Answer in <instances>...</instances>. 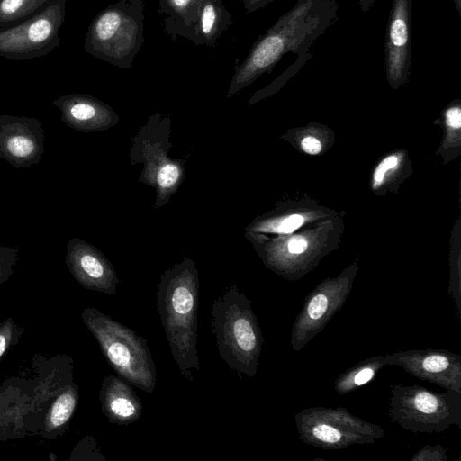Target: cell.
Masks as SVG:
<instances>
[{"mask_svg": "<svg viewBox=\"0 0 461 461\" xmlns=\"http://www.w3.org/2000/svg\"><path fill=\"white\" fill-rule=\"evenodd\" d=\"M375 0H358V5L360 10L366 14L367 13L374 5Z\"/></svg>", "mask_w": 461, "mask_h": 461, "instance_id": "obj_29", "label": "cell"}, {"mask_svg": "<svg viewBox=\"0 0 461 461\" xmlns=\"http://www.w3.org/2000/svg\"><path fill=\"white\" fill-rule=\"evenodd\" d=\"M66 264L84 287L107 294L116 293L120 282L113 265L90 243L73 238L67 244Z\"/></svg>", "mask_w": 461, "mask_h": 461, "instance_id": "obj_14", "label": "cell"}, {"mask_svg": "<svg viewBox=\"0 0 461 461\" xmlns=\"http://www.w3.org/2000/svg\"><path fill=\"white\" fill-rule=\"evenodd\" d=\"M386 364L445 390L461 393V355L447 349H409L387 353Z\"/></svg>", "mask_w": 461, "mask_h": 461, "instance_id": "obj_11", "label": "cell"}, {"mask_svg": "<svg viewBox=\"0 0 461 461\" xmlns=\"http://www.w3.org/2000/svg\"><path fill=\"white\" fill-rule=\"evenodd\" d=\"M353 262L336 277H327L308 293L291 330L290 345L298 352L324 330L345 304L358 271Z\"/></svg>", "mask_w": 461, "mask_h": 461, "instance_id": "obj_8", "label": "cell"}, {"mask_svg": "<svg viewBox=\"0 0 461 461\" xmlns=\"http://www.w3.org/2000/svg\"><path fill=\"white\" fill-rule=\"evenodd\" d=\"M232 23L223 0H204L188 41L196 46H213Z\"/></svg>", "mask_w": 461, "mask_h": 461, "instance_id": "obj_18", "label": "cell"}, {"mask_svg": "<svg viewBox=\"0 0 461 461\" xmlns=\"http://www.w3.org/2000/svg\"><path fill=\"white\" fill-rule=\"evenodd\" d=\"M6 347H7V337L5 334L0 333V357L5 351Z\"/></svg>", "mask_w": 461, "mask_h": 461, "instance_id": "obj_30", "label": "cell"}, {"mask_svg": "<svg viewBox=\"0 0 461 461\" xmlns=\"http://www.w3.org/2000/svg\"><path fill=\"white\" fill-rule=\"evenodd\" d=\"M445 137L438 151L444 157V161L449 156L448 161L456 158L454 149L460 153L461 104L455 100L443 111Z\"/></svg>", "mask_w": 461, "mask_h": 461, "instance_id": "obj_21", "label": "cell"}, {"mask_svg": "<svg viewBox=\"0 0 461 461\" xmlns=\"http://www.w3.org/2000/svg\"><path fill=\"white\" fill-rule=\"evenodd\" d=\"M412 0H393L384 37V67L389 86L398 89L411 71Z\"/></svg>", "mask_w": 461, "mask_h": 461, "instance_id": "obj_12", "label": "cell"}, {"mask_svg": "<svg viewBox=\"0 0 461 461\" xmlns=\"http://www.w3.org/2000/svg\"><path fill=\"white\" fill-rule=\"evenodd\" d=\"M212 333L221 359L239 377H254L258 371L264 337L252 302L231 285L214 300Z\"/></svg>", "mask_w": 461, "mask_h": 461, "instance_id": "obj_3", "label": "cell"}, {"mask_svg": "<svg viewBox=\"0 0 461 461\" xmlns=\"http://www.w3.org/2000/svg\"><path fill=\"white\" fill-rule=\"evenodd\" d=\"M406 163V155L403 151H397L385 156L375 167L372 178L371 186L374 192L384 191L389 185L394 181L398 176H401L403 166Z\"/></svg>", "mask_w": 461, "mask_h": 461, "instance_id": "obj_22", "label": "cell"}, {"mask_svg": "<svg viewBox=\"0 0 461 461\" xmlns=\"http://www.w3.org/2000/svg\"><path fill=\"white\" fill-rule=\"evenodd\" d=\"M82 319L112 368L126 382L152 393L157 370L147 339L95 308L85 309Z\"/></svg>", "mask_w": 461, "mask_h": 461, "instance_id": "obj_5", "label": "cell"}, {"mask_svg": "<svg viewBox=\"0 0 461 461\" xmlns=\"http://www.w3.org/2000/svg\"><path fill=\"white\" fill-rule=\"evenodd\" d=\"M299 439L312 447L339 450L373 444L384 437L382 426L353 415L344 407H310L294 416Z\"/></svg>", "mask_w": 461, "mask_h": 461, "instance_id": "obj_7", "label": "cell"}, {"mask_svg": "<svg viewBox=\"0 0 461 461\" xmlns=\"http://www.w3.org/2000/svg\"><path fill=\"white\" fill-rule=\"evenodd\" d=\"M68 0H52L32 17L0 29V57L26 60L48 55L60 43Z\"/></svg>", "mask_w": 461, "mask_h": 461, "instance_id": "obj_9", "label": "cell"}, {"mask_svg": "<svg viewBox=\"0 0 461 461\" xmlns=\"http://www.w3.org/2000/svg\"><path fill=\"white\" fill-rule=\"evenodd\" d=\"M144 0H115L91 21L86 53L119 68H131L144 42Z\"/></svg>", "mask_w": 461, "mask_h": 461, "instance_id": "obj_4", "label": "cell"}, {"mask_svg": "<svg viewBox=\"0 0 461 461\" xmlns=\"http://www.w3.org/2000/svg\"><path fill=\"white\" fill-rule=\"evenodd\" d=\"M61 113V121L85 133L104 131L118 122L114 111L99 99L86 94H68L51 103Z\"/></svg>", "mask_w": 461, "mask_h": 461, "instance_id": "obj_15", "label": "cell"}, {"mask_svg": "<svg viewBox=\"0 0 461 461\" xmlns=\"http://www.w3.org/2000/svg\"><path fill=\"white\" fill-rule=\"evenodd\" d=\"M337 0H298L252 45L244 60L235 67L227 97L271 73L287 53L308 61L311 48L339 19Z\"/></svg>", "mask_w": 461, "mask_h": 461, "instance_id": "obj_1", "label": "cell"}, {"mask_svg": "<svg viewBox=\"0 0 461 461\" xmlns=\"http://www.w3.org/2000/svg\"><path fill=\"white\" fill-rule=\"evenodd\" d=\"M204 0H158V14L164 32L173 41L189 40Z\"/></svg>", "mask_w": 461, "mask_h": 461, "instance_id": "obj_17", "label": "cell"}, {"mask_svg": "<svg viewBox=\"0 0 461 461\" xmlns=\"http://www.w3.org/2000/svg\"><path fill=\"white\" fill-rule=\"evenodd\" d=\"M384 366H387L385 355L373 356L359 361L335 379V392L343 395L360 388L375 379Z\"/></svg>", "mask_w": 461, "mask_h": 461, "instance_id": "obj_19", "label": "cell"}, {"mask_svg": "<svg viewBox=\"0 0 461 461\" xmlns=\"http://www.w3.org/2000/svg\"><path fill=\"white\" fill-rule=\"evenodd\" d=\"M52 0H0V29L15 25L39 13Z\"/></svg>", "mask_w": 461, "mask_h": 461, "instance_id": "obj_20", "label": "cell"}, {"mask_svg": "<svg viewBox=\"0 0 461 461\" xmlns=\"http://www.w3.org/2000/svg\"><path fill=\"white\" fill-rule=\"evenodd\" d=\"M77 401L75 389H68L63 393L51 407L49 422L51 427L57 428L64 425L71 417Z\"/></svg>", "mask_w": 461, "mask_h": 461, "instance_id": "obj_24", "label": "cell"}, {"mask_svg": "<svg viewBox=\"0 0 461 461\" xmlns=\"http://www.w3.org/2000/svg\"><path fill=\"white\" fill-rule=\"evenodd\" d=\"M18 249L0 244V283L13 273L16 264Z\"/></svg>", "mask_w": 461, "mask_h": 461, "instance_id": "obj_26", "label": "cell"}, {"mask_svg": "<svg viewBox=\"0 0 461 461\" xmlns=\"http://www.w3.org/2000/svg\"><path fill=\"white\" fill-rule=\"evenodd\" d=\"M389 420L414 433H439L461 428V393L437 392L420 384L391 386Z\"/></svg>", "mask_w": 461, "mask_h": 461, "instance_id": "obj_6", "label": "cell"}, {"mask_svg": "<svg viewBox=\"0 0 461 461\" xmlns=\"http://www.w3.org/2000/svg\"><path fill=\"white\" fill-rule=\"evenodd\" d=\"M447 457V448L443 446L425 445L411 456V461H446Z\"/></svg>", "mask_w": 461, "mask_h": 461, "instance_id": "obj_25", "label": "cell"}, {"mask_svg": "<svg viewBox=\"0 0 461 461\" xmlns=\"http://www.w3.org/2000/svg\"><path fill=\"white\" fill-rule=\"evenodd\" d=\"M273 1L274 0H242V3L247 14H250L266 7Z\"/></svg>", "mask_w": 461, "mask_h": 461, "instance_id": "obj_28", "label": "cell"}, {"mask_svg": "<svg viewBox=\"0 0 461 461\" xmlns=\"http://www.w3.org/2000/svg\"><path fill=\"white\" fill-rule=\"evenodd\" d=\"M99 397L110 423L129 425L141 416L142 402L123 378L113 375L104 377Z\"/></svg>", "mask_w": 461, "mask_h": 461, "instance_id": "obj_16", "label": "cell"}, {"mask_svg": "<svg viewBox=\"0 0 461 461\" xmlns=\"http://www.w3.org/2000/svg\"><path fill=\"white\" fill-rule=\"evenodd\" d=\"M310 214L302 212L284 213L275 218L262 220L250 227V232H267L288 235L299 230L309 220Z\"/></svg>", "mask_w": 461, "mask_h": 461, "instance_id": "obj_23", "label": "cell"}, {"mask_svg": "<svg viewBox=\"0 0 461 461\" xmlns=\"http://www.w3.org/2000/svg\"><path fill=\"white\" fill-rule=\"evenodd\" d=\"M458 14L461 16V0H454Z\"/></svg>", "mask_w": 461, "mask_h": 461, "instance_id": "obj_31", "label": "cell"}, {"mask_svg": "<svg viewBox=\"0 0 461 461\" xmlns=\"http://www.w3.org/2000/svg\"><path fill=\"white\" fill-rule=\"evenodd\" d=\"M284 236L252 242L265 266L292 282L312 271L337 245L335 240L317 238L316 231Z\"/></svg>", "mask_w": 461, "mask_h": 461, "instance_id": "obj_10", "label": "cell"}, {"mask_svg": "<svg viewBox=\"0 0 461 461\" xmlns=\"http://www.w3.org/2000/svg\"><path fill=\"white\" fill-rule=\"evenodd\" d=\"M156 295L171 355L181 375L193 382V371L201 369L197 350L199 276L193 260L186 258L166 270Z\"/></svg>", "mask_w": 461, "mask_h": 461, "instance_id": "obj_2", "label": "cell"}, {"mask_svg": "<svg viewBox=\"0 0 461 461\" xmlns=\"http://www.w3.org/2000/svg\"><path fill=\"white\" fill-rule=\"evenodd\" d=\"M300 149L308 155H319L323 149L321 140L309 131L303 133L299 139Z\"/></svg>", "mask_w": 461, "mask_h": 461, "instance_id": "obj_27", "label": "cell"}, {"mask_svg": "<svg viewBox=\"0 0 461 461\" xmlns=\"http://www.w3.org/2000/svg\"><path fill=\"white\" fill-rule=\"evenodd\" d=\"M45 131L34 117L0 114V158L15 168L38 164L42 158Z\"/></svg>", "mask_w": 461, "mask_h": 461, "instance_id": "obj_13", "label": "cell"}]
</instances>
